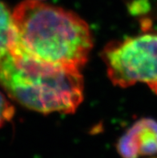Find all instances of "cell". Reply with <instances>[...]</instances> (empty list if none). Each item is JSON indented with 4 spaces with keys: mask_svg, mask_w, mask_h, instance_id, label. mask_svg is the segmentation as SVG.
<instances>
[{
    "mask_svg": "<svg viewBox=\"0 0 157 158\" xmlns=\"http://www.w3.org/2000/svg\"><path fill=\"white\" fill-rule=\"evenodd\" d=\"M14 40L32 57L80 70L93 48L88 23L73 11L26 0L12 13Z\"/></svg>",
    "mask_w": 157,
    "mask_h": 158,
    "instance_id": "6da1fadb",
    "label": "cell"
},
{
    "mask_svg": "<svg viewBox=\"0 0 157 158\" xmlns=\"http://www.w3.org/2000/svg\"><path fill=\"white\" fill-rule=\"evenodd\" d=\"M0 87L25 108L43 114L73 113L84 100L80 70L32 57L12 40L0 51Z\"/></svg>",
    "mask_w": 157,
    "mask_h": 158,
    "instance_id": "7a4b0ae2",
    "label": "cell"
},
{
    "mask_svg": "<svg viewBox=\"0 0 157 158\" xmlns=\"http://www.w3.org/2000/svg\"><path fill=\"white\" fill-rule=\"evenodd\" d=\"M142 32L104 47L101 57L114 85L127 88L146 84L157 95V31L149 18L141 19Z\"/></svg>",
    "mask_w": 157,
    "mask_h": 158,
    "instance_id": "3957f363",
    "label": "cell"
},
{
    "mask_svg": "<svg viewBox=\"0 0 157 158\" xmlns=\"http://www.w3.org/2000/svg\"><path fill=\"white\" fill-rule=\"evenodd\" d=\"M116 150L121 158H139L157 155V121L142 118L120 136Z\"/></svg>",
    "mask_w": 157,
    "mask_h": 158,
    "instance_id": "277c9868",
    "label": "cell"
},
{
    "mask_svg": "<svg viewBox=\"0 0 157 158\" xmlns=\"http://www.w3.org/2000/svg\"><path fill=\"white\" fill-rule=\"evenodd\" d=\"M14 37V28L8 6L0 1V51L8 50Z\"/></svg>",
    "mask_w": 157,
    "mask_h": 158,
    "instance_id": "5b68a950",
    "label": "cell"
},
{
    "mask_svg": "<svg viewBox=\"0 0 157 158\" xmlns=\"http://www.w3.org/2000/svg\"><path fill=\"white\" fill-rule=\"evenodd\" d=\"M14 112L13 104L0 92V128L13 118Z\"/></svg>",
    "mask_w": 157,
    "mask_h": 158,
    "instance_id": "8992f818",
    "label": "cell"
},
{
    "mask_svg": "<svg viewBox=\"0 0 157 158\" xmlns=\"http://www.w3.org/2000/svg\"><path fill=\"white\" fill-rule=\"evenodd\" d=\"M129 10L131 14H146L150 10L149 1L148 0H134L130 4Z\"/></svg>",
    "mask_w": 157,
    "mask_h": 158,
    "instance_id": "52a82bcc",
    "label": "cell"
},
{
    "mask_svg": "<svg viewBox=\"0 0 157 158\" xmlns=\"http://www.w3.org/2000/svg\"><path fill=\"white\" fill-rule=\"evenodd\" d=\"M35 1H43V0H35Z\"/></svg>",
    "mask_w": 157,
    "mask_h": 158,
    "instance_id": "ba28073f",
    "label": "cell"
},
{
    "mask_svg": "<svg viewBox=\"0 0 157 158\" xmlns=\"http://www.w3.org/2000/svg\"><path fill=\"white\" fill-rule=\"evenodd\" d=\"M151 158H157V156H154V157H151Z\"/></svg>",
    "mask_w": 157,
    "mask_h": 158,
    "instance_id": "9c48e42d",
    "label": "cell"
}]
</instances>
